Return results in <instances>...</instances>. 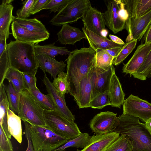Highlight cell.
I'll list each match as a JSON object with an SVG mask.
<instances>
[{
  "instance_id": "14",
  "label": "cell",
  "mask_w": 151,
  "mask_h": 151,
  "mask_svg": "<svg viewBox=\"0 0 151 151\" xmlns=\"http://www.w3.org/2000/svg\"><path fill=\"white\" fill-rule=\"evenodd\" d=\"M11 29V33L16 40L34 45L48 39L50 35L49 32L40 33L31 32L22 27L15 21L12 22Z\"/></svg>"
},
{
  "instance_id": "13",
  "label": "cell",
  "mask_w": 151,
  "mask_h": 151,
  "mask_svg": "<svg viewBox=\"0 0 151 151\" xmlns=\"http://www.w3.org/2000/svg\"><path fill=\"white\" fill-rule=\"evenodd\" d=\"M44 76L42 81L45 86L48 94L52 97L55 104L56 110L67 119L74 122L75 116L66 106L65 96H62L57 91L47 77L45 72L43 71Z\"/></svg>"
},
{
  "instance_id": "28",
  "label": "cell",
  "mask_w": 151,
  "mask_h": 151,
  "mask_svg": "<svg viewBox=\"0 0 151 151\" xmlns=\"http://www.w3.org/2000/svg\"><path fill=\"white\" fill-rule=\"evenodd\" d=\"M27 89L36 103L44 110H56L54 102L49 94H43L37 87Z\"/></svg>"
},
{
  "instance_id": "5",
  "label": "cell",
  "mask_w": 151,
  "mask_h": 151,
  "mask_svg": "<svg viewBox=\"0 0 151 151\" xmlns=\"http://www.w3.org/2000/svg\"><path fill=\"white\" fill-rule=\"evenodd\" d=\"M43 116L45 127L68 140L78 137L82 133L76 123L67 119L56 110H44Z\"/></svg>"
},
{
  "instance_id": "52",
  "label": "cell",
  "mask_w": 151,
  "mask_h": 151,
  "mask_svg": "<svg viewBox=\"0 0 151 151\" xmlns=\"http://www.w3.org/2000/svg\"><path fill=\"white\" fill-rule=\"evenodd\" d=\"M148 75L147 78H150L151 77V65L149 68L147 72Z\"/></svg>"
},
{
  "instance_id": "51",
  "label": "cell",
  "mask_w": 151,
  "mask_h": 151,
  "mask_svg": "<svg viewBox=\"0 0 151 151\" xmlns=\"http://www.w3.org/2000/svg\"><path fill=\"white\" fill-rule=\"evenodd\" d=\"M145 124L147 128L151 131V118L149 119L145 123Z\"/></svg>"
},
{
  "instance_id": "43",
  "label": "cell",
  "mask_w": 151,
  "mask_h": 151,
  "mask_svg": "<svg viewBox=\"0 0 151 151\" xmlns=\"http://www.w3.org/2000/svg\"><path fill=\"white\" fill-rule=\"evenodd\" d=\"M25 126V134L27 140V147L26 151H34L31 139L28 122L23 121Z\"/></svg>"
},
{
  "instance_id": "31",
  "label": "cell",
  "mask_w": 151,
  "mask_h": 151,
  "mask_svg": "<svg viewBox=\"0 0 151 151\" xmlns=\"http://www.w3.org/2000/svg\"><path fill=\"white\" fill-rule=\"evenodd\" d=\"M9 104L10 109L18 115L20 99L21 93L17 91L12 83L8 81L7 85L3 83Z\"/></svg>"
},
{
  "instance_id": "8",
  "label": "cell",
  "mask_w": 151,
  "mask_h": 151,
  "mask_svg": "<svg viewBox=\"0 0 151 151\" xmlns=\"http://www.w3.org/2000/svg\"><path fill=\"white\" fill-rule=\"evenodd\" d=\"M123 105L124 114L138 117L145 123L151 118V103L138 96L131 94Z\"/></svg>"
},
{
  "instance_id": "42",
  "label": "cell",
  "mask_w": 151,
  "mask_h": 151,
  "mask_svg": "<svg viewBox=\"0 0 151 151\" xmlns=\"http://www.w3.org/2000/svg\"><path fill=\"white\" fill-rule=\"evenodd\" d=\"M24 80L27 89L37 87V78L35 76L22 73Z\"/></svg>"
},
{
  "instance_id": "53",
  "label": "cell",
  "mask_w": 151,
  "mask_h": 151,
  "mask_svg": "<svg viewBox=\"0 0 151 151\" xmlns=\"http://www.w3.org/2000/svg\"><path fill=\"white\" fill-rule=\"evenodd\" d=\"M13 1L14 0H3L2 1V2L5 4H10V3L12 1Z\"/></svg>"
},
{
  "instance_id": "41",
  "label": "cell",
  "mask_w": 151,
  "mask_h": 151,
  "mask_svg": "<svg viewBox=\"0 0 151 151\" xmlns=\"http://www.w3.org/2000/svg\"><path fill=\"white\" fill-rule=\"evenodd\" d=\"M70 0H50L43 9L50 10V12H58Z\"/></svg>"
},
{
  "instance_id": "12",
  "label": "cell",
  "mask_w": 151,
  "mask_h": 151,
  "mask_svg": "<svg viewBox=\"0 0 151 151\" xmlns=\"http://www.w3.org/2000/svg\"><path fill=\"white\" fill-rule=\"evenodd\" d=\"M116 114L109 111L97 114L90 121V128L96 135L104 134L112 132L117 117Z\"/></svg>"
},
{
  "instance_id": "54",
  "label": "cell",
  "mask_w": 151,
  "mask_h": 151,
  "mask_svg": "<svg viewBox=\"0 0 151 151\" xmlns=\"http://www.w3.org/2000/svg\"><path fill=\"white\" fill-rule=\"evenodd\" d=\"M52 151H65L62 150H55Z\"/></svg>"
},
{
  "instance_id": "9",
  "label": "cell",
  "mask_w": 151,
  "mask_h": 151,
  "mask_svg": "<svg viewBox=\"0 0 151 151\" xmlns=\"http://www.w3.org/2000/svg\"><path fill=\"white\" fill-rule=\"evenodd\" d=\"M151 24V10L140 16L129 17L125 25L128 32L126 42L133 40L140 41Z\"/></svg>"
},
{
  "instance_id": "22",
  "label": "cell",
  "mask_w": 151,
  "mask_h": 151,
  "mask_svg": "<svg viewBox=\"0 0 151 151\" xmlns=\"http://www.w3.org/2000/svg\"><path fill=\"white\" fill-rule=\"evenodd\" d=\"M92 69L80 82L79 94L76 101L80 109L89 107V104L91 101Z\"/></svg>"
},
{
  "instance_id": "29",
  "label": "cell",
  "mask_w": 151,
  "mask_h": 151,
  "mask_svg": "<svg viewBox=\"0 0 151 151\" xmlns=\"http://www.w3.org/2000/svg\"><path fill=\"white\" fill-rule=\"evenodd\" d=\"M13 21L16 22L22 27L33 32L40 33L48 32L42 23L35 18H22L14 16Z\"/></svg>"
},
{
  "instance_id": "35",
  "label": "cell",
  "mask_w": 151,
  "mask_h": 151,
  "mask_svg": "<svg viewBox=\"0 0 151 151\" xmlns=\"http://www.w3.org/2000/svg\"><path fill=\"white\" fill-rule=\"evenodd\" d=\"M114 57L102 50L96 52L95 56V65L101 69H106L113 64Z\"/></svg>"
},
{
  "instance_id": "17",
  "label": "cell",
  "mask_w": 151,
  "mask_h": 151,
  "mask_svg": "<svg viewBox=\"0 0 151 151\" xmlns=\"http://www.w3.org/2000/svg\"><path fill=\"white\" fill-rule=\"evenodd\" d=\"M120 136V134L114 132L104 134H94L91 137L85 147L81 150L75 151H104Z\"/></svg>"
},
{
  "instance_id": "26",
  "label": "cell",
  "mask_w": 151,
  "mask_h": 151,
  "mask_svg": "<svg viewBox=\"0 0 151 151\" xmlns=\"http://www.w3.org/2000/svg\"><path fill=\"white\" fill-rule=\"evenodd\" d=\"M13 8L11 4L2 2L0 5V30L5 32L7 39L9 35L12 34L9 32V27L14 17L12 13Z\"/></svg>"
},
{
  "instance_id": "30",
  "label": "cell",
  "mask_w": 151,
  "mask_h": 151,
  "mask_svg": "<svg viewBox=\"0 0 151 151\" xmlns=\"http://www.w3.org/2000/svg\"><path fill=\"white\" fill-rule=\"evenodd\" d=\"M5 79L11 82L14 88L20 92L27 89L22 72L15 69L10 67L6 73Z\"/></svg>"
},
{
  "instance_id": "47",
  "label": "cell",
  "mask_w": 151,
  "mask_h": 151,
  "mask_svg": "<svg viewBox=\"0 0 151 151\" xmlns=\"http://www.w3.org/2000/svg\"><path fill=\"white\" fill-rule=\"evenodd\" d=\"M122 47L102 50L104 52L108 53L114 58L117 56L120 52Z\"/></svg>"
},
{
  "instance_id": "2",
  "label": "cell",
  "mask_w": 151,
  "mask_h": 151,
  "mask_svg": "<svg viewBox=\"0 0 151 151\" xmlns=\"http://www.w3.org/2000/svg\"><path fill=\"white\" fill-rule=\"evenodd\" d=\"M112 132L128 138L132 151H151V131L138 117L122 114L117 117Z\"/></svg>"
},
{
  "instance_id": "45",
  "label": "cell",
  "mask_w": 151,
  "mask_h": 151,
  "mask_svg": "<svg viewBox=\"0 0 151 151\" xmlns=\"http://www.w3.org/2000/svg\"><path fill=\"white\" fill-rule=\"evenodd\" d=\"M119 9L118 12L120 18L123 21L126 22L129 18L128 12L126 9L122 0H119Z\"/></svg>"
},
{
  "instance_id": "4",
  "label": "cell",
  "mask_w": 151,
  "mask_h": 151,
  "mask_svg": "<svg viewBox=\"0 0 151 151\" xmlns=\"http://www.w3.org/2000/svg\"><path fill=\"white\" fill-rule=\"evenodd\" d=\"M28 123L34 151H52L69 141L45 127Z\"/></svg>"
},
{
  "instance_id": "21",
  "label": "cell",
  "mask_w": 151,
  "mask_h": 151,
  "mask_svg": "<svg viewBox=\"0 0 151 151\" xmlns=\"http://www.w3.org/2000/svg\"><path fill=\"white\" fill-rule=\"evenodd\" d=\"M109 93L111 106L121 108L124 101V93L119 78L116 76L115 70L112 73L109 83Z\"/></svg>"
},
{
  "instance_id": "40",
  "label": "cell",
  "mask_w": 151,
  "mask_h": 151,
  "mask_svg": "<svg viewBox=\"0 0 151 151\" xmlns=\"http://www.w3.org/2000/svg\"><path fill=\"white\" fill-rule=\"evenodd\" d=\"M10 140L0 126V151H13Z\"/></svg>"
},
{
  "instance_id": "3",
  "label": "cell",
  "mask_w": 151,
  "mask_h": 151,
  "mask_svg": "<svg viewBox=\"0 0 151 151\" xmlns=\"http://www.w3.org/2000/svg\"><path fill=\"white\" fill-rule=\"evenodd\" d=\"M34 45L11 40L7 45L10 66L22 73L35 76L39 65L36 58Z\"/></svg>"
},
{
  "instance_id": "48",
  "label": "cell",
  "mask_w": 151,
  "mask_h": 151,
  "mask_svg": "<svg viewBox=\"0 0 151 151\" xmlns=\"http://www.w3.org/2000/svg\"><path fill=\"white\" fill-rule=\"evenodd\" d=\"M145 43H151V24L144 35Z\"/></svg>"
},
{
  "instance_id": "18",
  "label": "cell",
  "mask_w": 151,
  "mask_h": 151,
  "mask_svg": "<svg viewBox=\"0 0 151 151\" xmlns=\"http://www.w3.org/2000/svg\"><path fill=\"white\" fill-rule=\"evenodd\" d=\"M57 35L58 40L63 45H73L83 39H86V36L83 31L68 24L63 25Z\"/></svg>"
},
{
  "instance_id": "15",
  "label": "cell",
  "mask_w": 151,
  "mask_h": 151,
  "mask_svg": "<svg viewBox=\"0 0 151 151\" xmlns=\"http://www.w3.org/2000/svg\"><path fill=\"white\" fill-rule=\"evenodd\" d=\"M151 50V43H145L139 45L131 58L124 64L122 73L129 74L131 76L139 69Z\"/></svg>"
},
{
  "instance_id": "33",
  "label": "cell",
  "mask_w": 151,
  "mask_h": 151,
  "mask_svg": "<svg viewBox=\"0 0 151 151\" xmlns=\"http://www.w3.org/2000/svg\"><path fill=\"white\" fill-rule=\"evenodd\" d=\"M67 73L62 72L54 79L52 84L57 91L62 96L69 93L68 85L67 80Z\"/></svg>"
},
{
  "instance_id": "6",
  "label": "cell",
  "mask_w": 151,
  "mask_h": 151,
  "mask_svg": "<svg viewBox=\"0 0 151 151\" xmlns=\"http://www.w3.org/2000/svg\"><path fill=\"white\" fill-rule=\"evenodd\" d=\"M20 93L17 115L23 121L36 126L45 127L44 110L36 103L27 89Z\"/></svg>"
},
{
  "instance_id": "44",
  "label": "cell",
  "mask_w": 151,
  "mask_h": 151,
  "mask_svg": "<svg viewBox=\"0 0 151 151\" xmlns=\"http://www.w3.org/2000/svg\"><path fill=\"white\" fill-rule=\"evenodd\" d=\"M50 0H37L32 8L31 14L34 15L43 10Z\"/></svg>"
},
{
  "instance_id": "23",
  "label": "cell",
  "mask_w": 151,
  "mask_h": 151,
  "mask_svg": "<svg viewBox=\"0 0 151 151\" xmlns=\"http://www.w3.org/2000/svg\"><path fill=\"white\" fill-rule=\"evenodd\" d=\"M129 17H139L151 10V0H122Z\"/></svg>"
},
{
  "instance_id": "32",
  "label": "cell",
  "mask_w": 151,
  "mask_h": 151,
  "mask_svg": "<svg viewBox=\"0 0 151 151\" xmlns=\"http://www.w3.org/2000/svg\"><path fill=\"white\" fill-rule=\"evenodd\" d=\"M104 151H132V147L129 139L121 135Z\"/></svg>"
},
{
  "instance_id": "49",
  "label": "cell",
  "mask_w": 151,
  "mask_h": 151,
  "mask_svg": "<svg viewBox=\"0 0 151 151\" xmlns=\"http://www.w3.org/2000/svg\"><path fill=\"white\" fill-rule=\"evenodd\" d=\"M109 37L110 40L116 44L122 45L125 44L122 39L116 36L110 34L109 35Z\"/></svg>"
},
{
  "instance_id": "20",
  "label": "cell",
  "mask_w": 151,
  "mask_h": 151,
  "mask_svg": "<svg viewBox=\"0 0 151 151\" xmlns=\"http://www.w3.org/2000/svg\"><path fill=\"white\" fill-rule=\"evenodd\" d=\"M39 68L49 73L54 79L60 73L63 72L66 65L63 61L59 62L55 59L42 55H36Z\"/></svg>"
},
{
  "instance_id": "39",
  "label": "cell",
  "mask_w": 151,
  "mask_h": 151,
  "mask_svg": "<svg viewBox=\"0 0 151 151\" xmlns=\"http://www.w3.org/2000/svg\"><path fill=\"white\" fill-rule=\"evenodd\" d=\"M10 67L7 49L0 56V86L4 83L6 73Z\"/></svg>"
},
{
  "instance_id": "10",
  "label": "cell",
  "mask_w": 151,
  "mask_h": 151,
  "mask_svg": "<svg viewBox=\"0 0 151 151\" xmlns=\"http://www.w3.org/2000/svg\"><path fill=\"white\" fill-rule=\"evenodd\" d=\"M113 64L109 68L104 69L95 65L92 69L91 100L96 96L109 91L113 73L115 70Z\"/></svg>"
},
{
  "instance_id": "25",
  "label": "cell",
  "mask_w": 151,
  "mask_h": 151,
  "mask_svg": "<svg viewBox=\"0 0 151 151\" xmlns=\"http://www.w3.org/2000/svg\"><path fill=\"white\" fill-rule=\"evenodd\" d=\"M55 43L43 45L38 44L34 45L36 55H42L55 59L58 55H69L71 53L65 47H58L55 45Z\"/></svg>"
},
{
  "instance_id": "38",
  "label": "cell",
  "mask_w": 151,
  "mask_h": 151,
  "mask_svg": "<svg viewBox=\"0 0 151 151\" xmlns=\"http://www.w3.org/2000/svg\"><path fill=\"white\" fill-rule=\"evenodd\" d=\"M37 0H25L22 2L21 8L16 12L17 17L19 18H27L31 15L33 7Z\"/></svg>"
},
{
  "instance_id": "7",
  "label": "cell",
  "mask_w": 151,
  "mask_h": 151,
  "mask_svg": "<svg viewBox=\"0 0 151 151\" xmlns=\"http://www.w3.org/2000/svg\"><path fill=\"white\" fill-rule=\"evenodd\" d=\"M91 6L89 0H70L50 21L58 26L76 22Z\"/></svg>"
},
{
  "instance_id": "19",
  "label": "cell",
  "mask_w": 151,
  "mask_h": 151,
  "mask_svg": "<svg viewBox=\"0 0 151 151\" xmlns=\"http://www.w3.org/2000/svg\"><path fill=\"white\" fill-rule=\"evenodd\" d=\"M82 29L86 36L90 47L96 52L101 50L121 47L123 46L116 44L107 38L102 37L84 27Z\"/></svg>"
},
{
  "instance_id": "11",
  "label": "cell",
  "mask_w": 151,
  "mask_h": 151,
  "mask_svg": "<svg viewBox=\"0 0 151 151\" xmlns=\"http://www.w3.org/2000/svg\"><path fill=\"white\" fill-rule=\"evenodd\" d=\"M106 10L102 13L104 23L114 34L125 28L126 22L119 17V0H108L106 3Z\"/></svg>"
},
{
  "instance_id": "50",
  "label": "cell",
  "mask_w": 151,
  "mask_h": 151,
  "mask_svg": "<svg viewBox=\"0 0 151 151\" xmlns=\"http://www.w3.org/2000/svg\"><path fill=\"white\" fill-rule=\"evenodd\" d=\"M108 34V31L106 29L103 30L101 33V36L104 37H106Z\"/></svg>"
},
{
  "instance_id": "55",
  "label": "cell",
  "mask_w": 151,
  "mask_h": 151,
  "mask_svg": "<svg viewBox=\"0 0 151 151\" xmlns=\"http://www.w3.org/2000/svg\"></svg>"
},
{
  "instance_id": "34",
  "label": "cell",
  "mask_w": 151,
  "mask_h": 151,
  "mask_svg": "<svg viewBox=\"0 0 151 151\" xmlns=\"http://www.w3.org/2000/svg\"><path fill=\"white\" fill-rule=\"evenodd\" d=\"M137 40H133L125 44L117 56L114 58L113 64L115 65L120 64L135 48Z\"/></svg>"
},
{
  "instance_id": "36",
  "label": "cell",
  "mask_w": 151,
  "mask_h": 151,
  "mask_svg": "<svg viewBox=\"0 0 151 151\" xmlns=\"http://www.w3.org/2000/svg\"><path fill=\"white\" fill-rule=\"evenodd\" d=\"M111 105L109 91L96 96L91 100L89 107L101 109L106 106Z\"/></svg>"
},
{
  "instance_id": "37",
  "label": "cell",
  "mask_w": 151,
  "mask_h": 151,
  "mask_svg": "<svg viewBox=\"0 0 151 151\" xmlns=\"http://www.w3.org/2000/svg\"><path fill=\"white\" fill-rule=\"evenodd\" d=\"M151 65V50L139 69L132 74L133 77L142 81L146 80L148 70Z\"/></svg>"
},
{
  "instance_id": "24",
  "label": "cell",
  "mask_w": 151,
  "mask_h": 151,
  "mask_svg": "<svg viewBox=\"0 0 151 151\" xmlns=\"http://www.w3.org/2000/svg\"><path fill=\"white\" fill-rule=\"evenodd\" d=\"M3 83L0 86V126L8 137L11 139L12 135L9 131L8 127V113L9 109V104Z\"/></svg>"
},
{
  "instance_id": "27",
  "label": "cell",
  "mask_w": 151,
  "mask_h": 151,
  "mask_svg": "<svg viewBox=\"0 0 151 151\" xmlns=\"http://www.w3.org/2000/svg\"><path fill=\"white\" fill-rule=\"evenodd\" d=\"M8 127L11 135L19 143L22 141L21 119L9 109L8 113Z\"/></svg>"
},
{
  "instance_id": "46",
  "label": "cell",
  "mask_w": 151,
  "mask_h": 151,
  "mask_svg": "<svg viewBox=\"0 0 151 151\" xmlns=\"http://www.w3.org/2000/svg\"><path fill=\"white\" fill-rule=\"evenodd\" d=\"M6 37L5 32L0 30V56L6 49L7 44Z\"/></svg>"
},
{
  "instance_id": "16",
  "label": "cell",
  "mask_w": 151,
  "mask_h": 151,
  "mask_svg": "<svg viewBox=\"0 0 151 151\" xmlns=\"http://www.w3.org/2000/svg\"><path fill=\"white\" fill-rule=\"evenodd\" d=\"M84 27L101 36L102 31L105 29L102 13L90 6L81 18Z\"/></svg>"
},
{
  "instance_id": "1",
  "label": "cell",
  "mask_w": 151,
  "mask_h": 151,
  "mask_svg": "<svg viewBox=\"0 0 151 151\" xmlns=\"http://www.w3.org/2000/svg\"><path fill=\"white\" fill-rule=\"evenodd\" d=\"M96 52L90 47L75 49L71 51L66 60L69 93L75 101L79 94L80 81L95 65Z\"/></svg>"
}]
</instances>
